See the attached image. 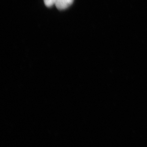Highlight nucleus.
<instances>
[{
	"mask_svg": "<svg viewBox=\"0 0 147 147\" xmlns=\"http://www.w3.org/2000/svg\"><path fill=\"white\" fill-rule=\"evenodd\" d=\"M74 0H57L55 5L59 10L66 9L71 5Z\"/></svg>",
	"mask_w": 147,
	"mask_h": 147,
	"instance_id": "obj_1",
	"label": "nucleus"
},
{
	"mask_svg": "<svg viewBox=\"0 0 147 147\" xmlns=\"http://www.w3.org/2000/svg\"><path fill=\"white\" fill-rule=\"evenodd\" d=\"M57 0H44L45 4L46 6L51 7L53 5L55 4Z\"/></svg>",
	"mask_w": 147,
	"mask_h": 147,
	"instance_id": "obj_2",
	"label": "nucleus"
}]
</instances>
